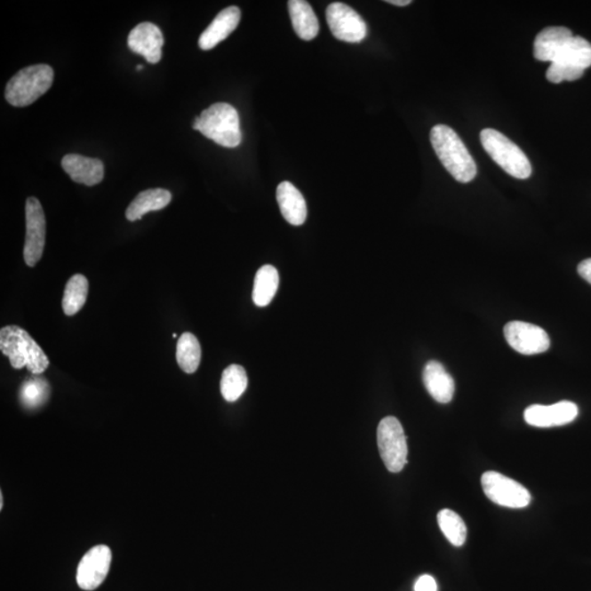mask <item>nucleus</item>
Masks as SVG:
<instances>
[{"label":"nucleus","mask_w":591,"mask_h":591,"mask_svg":"<svg viewBox=\"0 0 591 591\" xmlns=\"http://www.w3.org/2000/svg\"><path fill=\"white\" fill-rule=\"evenodd\" d=\"M430 141L443 167L457 181L467 183L475 178V160L455 131L447 125L434 126Z\"/></svg>","instance_id":"obj_1"},{"label":"nucleus","mask_w":591,"mask_h":591,"mask_svg":"<svg viewBox=\"0 0 591 591\" xmlns=\"http://www.w3.org/2000/svg\"><path fill=\"white\" fill-rule=\"evenodd\" d=\"M0 349L15 370L27 367L33 375H40L50 365L44 349L20 326L8 325L0 331Z\"/></svg>","instance_id":"obj_2"},{"label":"nucleus","mask_w":591,"mask_h":591,"mask_svg":"<svg viewBox=\"0 0 591 591\" xmlns=\"http://www.w3.org/2000/svg\"><path fill=\"white\" fill-rule=\"evenodd\" d=\"M193 129L222 148H238L243 140L238 112L228 103H215L196 117Z\"/></svg>","instance_id":"obj_3"},{"label":"nucleus","mask_w":591,"mask_h":591,"mask_svg":"<svg viewBox=\"0 0 591 591\" xmlns=\"http://www.w3.org/2000/svg\"><path fill=\"white\" fill-rule=\"evenodd\" d=\"M54 72L45 64L32 65L18 72L9 80L4 97L13 107L23 108L35 103L52 87Z\"/></svg>","instance_id":"obj_4"},{"label":"nucleus","mask_w":591,"mask_h":591,"mask_svg":"<svg viewBox=\"0 0 591 591\" xmlns=\"http://www.w3.org/2000/svg\"><path fill=\"white\" fill-rule=\"evenodd\" d=\"M481 143L490 157L510 176L522 180L531 176V164L527 156L500 132L493 129L482 131Z\"/></svg>","instance_id":"obj_5"},{"label":"nucleus","mask_w":591,"mask_h":591,"mask_svg":"<svg viewBox=\"0 0 591 591\" xmlns=\"http://www.w3.org/2000/svg\"><path fill=\"white\" fill-rule=\"evenodd\" d=\"M378 448L382 461L390 472L403 470L408 462V443L398 419L387 416L377 429Z\"/></svg>","instance_id":"obj_6"},{"label":"nucleus","mask_w":591,"mask_h":591,"mask_svg":"<svg viewBox=\"0 0 591 591\" xmlns=\"http://www.w3.org/2000/svg\"><path fill=\"white\" fill-rule=\"evenodd\" d=\"M481 483L488 499L503 507L524 508L531 502V495L524 486L499 472H485Z\"/></svg>","instance_id":"obj_7"},{"label":"nucleus","mask_w":591,"mask_h":591,"mask_svg":"<svg viewBox=\"0 0 591 591\" xmlns=\"http://www.w3.org/2000/svg\"><path fill=\"white\" fill-rule=\"evenodd\" d=\"M326 21L332 35L339 41L361 44L367 36L365 20L343 3L330 4L326 9Z\"/></svg>","instance_id":"obj_8"},{"label":"nucleus","mask_w":591,"mask_h":591,"mask_svg":"<svg viewBox=\"0 0 591 591\" xmlns=\"http://www.w3.org/2000/svg\"><path fill=\"white\" fill-rule=\"evenodd\" d=\"M26 243L23 257L28 267L33 268L44 255L46 236V220L41 203L36 197L26 202Z\"/></svg>","instance_id":"obj_9"},{"label":"nucleus","mask_w":591,"mask_h":591,"mask_svg":"<svg viewBox=\"0 0 591 591\" xmlns=\"http://www.w3.org/2000/svg\"><path fill=\"white\" fill-rule=\"evenodd\" d=\"M505 339L515 351L523 355H536L550 348V338L540 326L512 321L505 325Z\"/></svg>","instance_id":"obj_10"},{"label":"nucleus","mask_w":591,"mask_h":591,"mask_svg":"<svg viewBox=\"0 0 591 591\" xmlns=\"http://www.w3.org/2000/svg\"><path fill=\"white\" fill-rule=\"evenodd\" d=\"M112 562V552L107 546H97L84 555L77 570V584L84 590L92 591L101 586L107 579Z\"/></svg>","instance_id":"obj_11"},{"label":"nucleus","mask_w":591,"mask_h":591,"mask_svg":"<svg viewBox=\"0 0 591 591\" xmlns=\"http://www.w3.org/2000/svg\"><path fill=\"white\" fill-rule=\"evenodd\" d=\"M527 424L534 427H555L570 424L579 416V406L573 402L562 401L552 405L534 404L523 413Z\"/></svg>","instance_id":"obj_12"},{"label":"nucleus","mask_w":591,"mask_h":591,"mask_svg":"<svg viewBox=\"0 0 591 591\" xmlns=\"http://www.w3.org/2000/svg\"><path fill=\"white\" fill-rule=\"evenodd\" d=\"M163 32L154 23L143 22L131 31L127 44L134 53L144 56L150 64H157L163 56Z\"/></svg>","instance_id":"obj_13"},{"label":"nucleus","mask_w":591,"mask_h":591,"mask_svg":"<svg viewBox=\"0 0 591 591\" xmlns=\"http://www.w3.org/2000/svg\"><path fill=\"white\" fill-rule=\"evenodd\" d=\"M64 172L72 178L74 182L93 187L100 183L104 177V167L101 160L84 157L80 155H66L61 160Z\"/></svg>","instance_id":"obj_14"},{"label":"nucleus","mask_w":591,"mask_h":591,"mask_svg":"<svg viewBox=\"0 0 591 591\" xmlns=\"http://www.w3.org/2000/svg\"><path fill=\"white\" fill-rule=\"evenodd\" d=\"M241 19V12L238 7H228L219 13L214 20L202 33L198 45L203 51L214 49L217 44L224 41L238 27Z\"/></svg>","instance_id":"obj_15"},{"label":"nucleus","mask_w":591,"mask_h":591,"mask_svg":"<svg viewBox=\"0 0 591 591\" xmlns=\"http://www.w3.org/2000/svg\"><path fill=\"white\" fill-rule=\"evenodd\" d=\"M423 381L428 394L439 403H449L455 395V380L441 363L430 361L423 372Z\"/></svg>","instance_id":"obj_16"},{"label":"nucleus","mask_w":591,"mask_h":591,"mask_svg":"<svg viewBox=\"0 0 591 591\" xmlns=\"http://www.w3.org/2000/svg\"><path fill=\"white\" fill-rule=\"evenodd\" d=\"M276 198L284 219L292 226H301L307 220V204L304 196L291 182H282L277 187Z\"/></svg>","instance_id":"obj_17"},{"label":"nucleus","mask_w":591,"mask_h":591,"mask_svg":"<svg viewBox=\"0 0 591 591\" xmlns=\"http://www.w3.org/2000/svg\"><path fill=\"white\" fill-rule=\"evenodd\" d=\"M573 33L564 27H550L542 30L536 37L533 45L534 58L541 61L555 60L557 54Z\"/></svg>","instance_id":"obj_18"},{"label":"nucleus","mask_w":591,"mask_h":591,"mask_svg":"<svg viewBox=\"0 0 591 591\" xmlns=\"http://www.w3.org/2000/svg\"><path fill=\"white\" fill-rule=\"evenodd\" d=\"M288 12H290L292 28L301 40L311 41L318 36L319 20L308 2L291 0L288 2Z\"/></svg>","instance_id":"obj_19"},{"label":"nucleus","mask_w":591,"mask_h":591,"mask_svg":"<svg viewBox=\"0 0 591 591\" xmlns=\"http://www.w3.org/2000/svg\"><path fill=\"white\" fill-rule=\"evenodd\" d=\"M172 200V193L164 188H150L140 192L127 207L126 219L130 221L140 220L149 212L164 210Z\"/></svg>","instance_id":"obj_20"},{"label":"nucleus","mask_w":591,"mask_h":591,"mask_svg":"<svg viewBox=\"0 0 591 591\" xmlns=\"http://www.w3.org/2000/svg\"><path fill=\"white\" fill-rule=\"evenodd\" d=\"M553 63L574 66L585 70L591 66V44L584 37L573 36L562 47Z\"/></svg>","instance_id":"obj_21"},{"label":"nucleus","mask_w":591,"mask_h":591,"mask_svg":"<svg viewBox=\"0 0 591 591\" xmlns=\"http://www.w3.org/2000/svg\"><path fill=\"white\" fill-rule=\"evenodd\" d=\"M280 285V276L273 266H264L259 268L254 278L252 298L258 307H267L271 304L273 298Z\"/></svg>","instance_id":"obj_22"},{"label":"nucleus","mask_w":591,"mask_h":591,"mask_svg":"<svg viewBox=\"0 0 591 591\" xmlns=\"http://www.w3.org/2000/svg\"><path fill=\"white\" fill-rule=\"evenodd\" d=\"M89 292V283L86 276L76 274L66 284L63 302V310L66 315H75L82 310L86 304Z\"/></svg>","instance_id":"obj_23"},{"label":"nucleus","mask_w":591,"mask_h":591,"mask_svg":"<svg viewBox=\"0 0 591 591\" xmlns=\"http://www.w3.org/2000/svg\"><path fill=\"white\" fill-rule=\"evenodd\" d=\"M202 349L196 335L183 333L177 345V362L184 372L194 373L200 366Z\"/></svg>","instance_id":"obj_24"},{"label":"nucleus","mask_w":591,"mask_h":591,"mask_svg":"<svg viewBox=\"0 0 591 591\" xmlns=\"http://www.w3.org/2000/svg\"><path fill=\"white\" fill-rule=\"evenodd\" d=\"M248 387L247 372L243 366L230 365L222 372L220 391L227 402H236Z\"/></svg>","instance_id":"obj_25"},{"label":"nucleus","mask_w":591,"mask_h":591,"mask_svg":"<svg viewBox=\"0 0 591 591\" xmlns=\"http://www.w3.org/2000/svg\"><path fill=\"white\" fill-rule=\"evenodd\" d=\"M439 528L443 536L452 546L461 547L465 545L467 539V527L465 522L459 515L451 509H443L438 516Z\"/></svg>","instance_id":"obj_26"},{"label":"nucleus","mask_w":591,"mask_h":591,"mask_svg":"<svg viewBox=\"0 0 591 591\" xmlns=\"http://www.w3.org/2000/svg\"><path fill=\"white\" fill-rule=\"evenodd\" d=\"M584 72V69L574 68V66L552 63L547 69V78L553 84H560L565 80L574 82V80L579 79Z\"/></svg>","instance_id":"obj_27"},{"label":"nucleus","mask_w":591,"mask_h":591,"mask_svg":"<svg viewBox=\"0 0 591 591\" xmlns=\"http://www.w3.org/2000/svg\"><path fill=\"white\" fill-rule=\"evenodd\" d=\"M46 395V384L42 380H30L23 386L21 399L29 406L39 405Z\"/></svg>","instance_id":"obj_28"},{"label":"nucleus","mask_w":591,"mask_h":591,"mask_svg":"<svg viewBox=\"0 0 591 591\" xmlns=\"http://www.w3.org/2000/svg\"><path fill=\"white\" fill-rule=\"evenodd\" d=\"M415 591H438L436 580L434 579V577L430 575L420 576L418 580H416L414 586Z\"/></svg>","instance_id":"obj_29"},{"label":"nucleus","mask_w":591,"mask_h":591,"mask_svg":"<svg viewBox=\"0 0 591 591\" xmlns=\"http://www.w3.org/2000/svg\"><path fill=\"white\" fill-rule=\"evenodd\" d=\"M579 274L586 282L591 284V259L584 260L577 268Z\"/></svg>","instance_id":"obj_30"},{"label":"nucleus","mask_w":591,"mask_h":591,"mask_svg":"<svg viewBox=\"0 0 591 591\" xmlns=\"http://www.w3.org/2000/svg\"><path fill=\"white\" fill-rule=\"evenodd\" d=\"M387 4H395V6L404 7L410 4L411 0H387Z\"/></svg>","instance_id":"obj_31"},{"label":"nucleus","mask_w":591,"mask_h":591,"mask_svg":"<svg viewBox=\"0 0 591 591\" xmlns=\"http://www.w3.org/2000/svg\"><path fill=\"white\" fill-rule=\"evenodd\" d=\"M4 507V496L3 494H0V509H3Z\"/></svg>","instance_id":"obj_32"},{"label":"nucleus","mask_w":591,"mask_h":591,"mask_svg":"<svg viewBox=\"0 0 591 591\" xmlns=\"http://www.w3.org/2000/svg\"><path fill=\"white\" fill-rule=\"evenodd\" d=\"M141 69H143V66L139 65V68H137V70H141Z\"/></svg>","instance_id":"obj_33"}]
</instances>
